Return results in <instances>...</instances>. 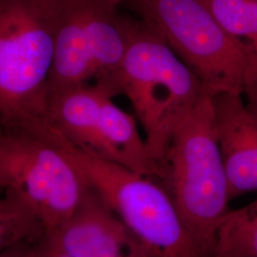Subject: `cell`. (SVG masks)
<instances>
[{
    "label": "cell",
    "instance_id": "obj_1",
    "mask_svg": "<svg viewBox=\"0 0 257 257\" xmlns=\"http://www.w3.org/2000/svg\"><path fill=\"white\" fill-rule=\"evenodd\" d=\"M114 89L128 97L150 155L165 168L176 128L206 94L202 84L155 29L144 20H128V47Z\"/></svg>",
    "mask_w": 257,
    "mask_h": 257
},
{
    "label": "cell",
    "instance_id": "obj_2",
    "mask_svg": "<svg viewBox=\"0 0 257 257\" xmlns=\"http://www.w3.org/2000/svg\"><path fill=\"white\" fill-rule=\"evenodd\" d=\"M55 54L53 0H3L0 6L1 128L41 130Z\"/></svg>",
    "mask_w": 257,
    "mask_h": 257
},
{
    "label": "cell",
    "instance_id": "obj_3",
    "mask_svg": "<svg viewBox=\"0 0 257 257\" xmlns=\"http://www.w3.org/2000/svg\"><path fill=\"white\" fill-rule=\"evenodd\" d=\"M165 168L166 188L186 229L205 257H213L216 231L230 197L209 94L176 128Z\"/></svg>",
    "mask_w": 257,
    "mask_h": 257
},
{
    "label": "cell",
    "instance_id": "obj_4",
    "mask_svg": "<svg viewBox=\"0 0 257 257\" xmlns=\"http://www.w3.org/2000/svg\"><path fill=\"white\" fill-rule=\"evenodd\" d=\"M0 185L36 211L48 235L74 214L92 189L50 127L1 128Z\"/></svg>",
    "mask_w": 257,
    "mask_h": 257
},
{
    "label": "cell",
    "instance_id": "obj_5",
    "mask_svg": "<svg viewBox=\"0 0 257 257\" xmlns=\"http://www.w3.org/2000/svg\"><path fill=\"white\" fill-rule=\"evenodd\" d=\"M92 189L156 257H205L168 189L156 178L91 156L57 137Z\"/></svg>",
    "mask_w": 257,
    "mask_h": 257
},
{
    "label": "cell",
    "instance_id": "obj_6",
    "mask_svg": "<svg viewBox=\"0 0 257 257\" xmlns=\"http://www.w3.org/2000/svg\"><path fill=\"white\" fill-rule=\"evenodd\" d=\"M55 54L48 94L95 79L117 95L114 83L128 43V20L106 0H53Z\"/></svg>",
    "mask_w": 257,
    "mask_h": 257
},
{
    "label": "cell",
    "instance_id": "obj_7",
    "mask_svg": "<svg viewBox=\"0 0 257 257\" xmlns=\"http://www.w3.org/2000/svg\"><path fill=\"white\" fill-rule=\"evenodd\" d=\"M137 6L207 94H243L248 57L201 0H143Z\"/></svg>",
    "mask_w": 257,
    "mask_h": 257
},
{
    "label": "cell",
    "instance_id": "obj_8",
    "mask_svg": "<svg viewBox=\"0 0 257 257\" xmlns=\"http://www.w3.org/2000/svg\"><path fill=\"white\" fill-rule=\"evenodd\" d=\"M98 84L80 85L48 94L47 117L52 130L74 148L122 164L137 140L134 117Z\"/></svg>",
    "mask_w": 257,
    "mask_h": 257
},
{
    "label": "cell",
    "instance_id": "obj_9",
    "mask_svg": "<svg viewBox=\"0 0 257 257\" xmlns=\"http://www.w3.org/2000/svg\"><path fill=\"white\" fill-rule=\"evenodd\" d=\"M47 238L71 257H156L92 188Z\"/></svg>",
    "mask_w": 257,
    "mask_h": 257
},
{
    "label": "cell",
    "instance_id": "obj_10",
    "mask_svg": "<svg viewBox=\"0 0 257 257\" xmlns=\"http://www.w3.org/2000/svg\"><path fill=\"white\" fill-rule=\"evenodd\" d=\"M230 200L257 191V118L243 94L211 96Z\"/></svg>",
    "mask_w": 257,
    "mask_h": 257
},
{
    "label": "cell",
    "instance_id": "obj_11",
    "mask_svg": "<svg viewBox=\"0 0 257 257\" xmlns=\"http://www.w3.org/2000/svg\"><path fill=\"white\" fill-rule=\"evenodd\" d=\"M201 1L247 55V83L257 81V0Z\"/></svg>",
    "mask_w": 257,
    "mask_h": 257
},
{
    "label": "cell",
    "instance_id": "obj_12",
    "mask_svg": "<svg viewBox=\"0 0 257 257\" xmlns=\"http://www.w3.org/2000/svg\"><path fill=\"white\" fill-rule=\"evenodd\" d=\"M48 237L43 221L19 197L4 193L0 201V248L34 247Z\"/></svg>",
    "mask_w": 257,
    "mask_h": 257
},
{
    "label": "cell",
    "instance_id": "obj_13",
    "mask_svg": "<svg viewBox=\"0 0 257 257\" xmlns=\"http://www.w3.org/2000/svg\"><path fill=\"white\" fill-rule=\"evenodd\" d=\"M213 257H257V198L226 213L216 231Z\"/></svg>",
    "mask_w": 257,
    "mask_h": 257
},
{
    "label": "cell",
    "instance_id": "obj_14",
    "mask_svg": "<svg viewBox=\"0 0 257 257\" xmlns=\"http://www.w3.org/2000/svg\"><path fill=\"white\" fill-rule=\"evenodd\" d=\"M29 257H71L55 246L48 238L37 246L31 247Z\"/></svg>",
    "mask_w": 257,
    "mask_h": 257
},
{
    "label": "cell",
    "instance_id": "obj_15",
    "mask_svg": "<svg viewBox=\"0 0 257 257\" xmlns=\"http://www.w3.org/2000/svg\"><path fill=\"white\" fill-rule=\"evenodd\" d=\"M243 95H245L244 100L248 110L257 118V81L247 83Z\"/></svg>",
    "mask_w": 257,
    "mask_h": 257
},
{
    "label": "cell",
    "instance_id": "obj_16",
    "mask_svg": "<svg viewBox=\"0 0 257 257\" xmlns=\"http://www.w3.org/2000/svg\"><path fill=\"white\" fill-rule=\"evenodd\" d=\"M30 248L31 247H26V246L6 248L1 250L0 257H29Z\"/></svg>",
    "mask_w": 257,
    "mask_h": 257
},
{
    "label": "cell",
    "instance_id": "obj_17",
    "mask_svg": "<svg viewBox=\"0 0 257 257\" xmlns=\"http://www.w3.org/2000/svg\"><path fill=\"white\" fill-rule=\"evenodd\" d=\"M106 1H108L109 3L110 4H112L113 6H117V5H119L121 3H123V2H126V1H134V2H139V1H143V0H106Z\"/></svg>",
    "mask_w": 257,
    "mask_h": 257
}]
</instances>
